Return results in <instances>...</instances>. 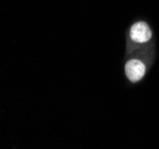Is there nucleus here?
<instances>
[{"label": "nucleus", "instance_id": "obj_1", "mask_svg": "<svg viewBox=\"0 0 159 149\" xmlns=\"http://www.w3.org/2000/svg\"><path fill=\"white\" fill-rule=\"evenodd\" d=\"M148 59L141 57V56H131L129 59H127L124 66V70H125V75L126 79L128 80L129 84H139L143 81V79L145 78L148 70V63H147Z\"/></svg>", "mask_w": 159, "mask_h": 149}, {"label": "nucleus", "instance_id": "obj_2", "mask_svg": "<svg viewBox=\"0 0 159 149\" xmlns=\"http://www.w3.org/2000/svg\"><path fill=\"white\" fill-rule=\"evenodd\" d=\"M127 36L128 42L135 46H143L152 41L153 31L145 21H137L128 27Z\"/></svg>", "mask_w": 159, "mask_h": 149}]
</instances>
